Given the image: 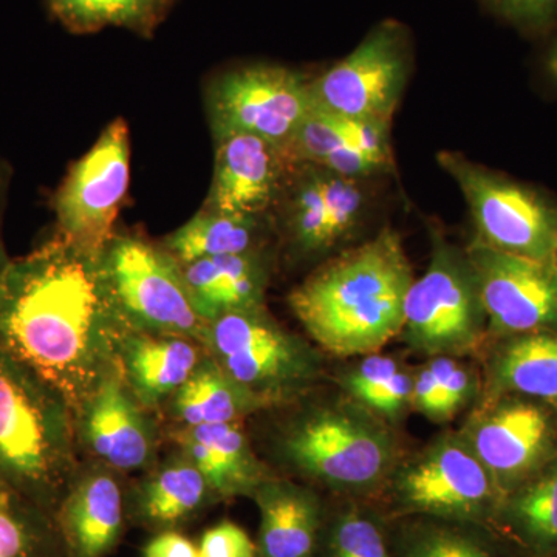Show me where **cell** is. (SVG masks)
I'll list each match as a JSON object with an SVG mask.
<instances>
[{
  "label": "cell",
  "instance_id": "cell-8",
  "mask_svg": "<svg viewBox=\"0 0 557 557\" xmlns=\"http://www.w3.org/2000/svg\"><path fill=\"white\" fill-rule=\"evenodd\" d=\"M209 339L220 368L269 405L298 394L318 376L314 351L262 307L214 319Z\"/></svg>",
  "mask_w": 557,
  "mask_h": 557
},
{
  "label": "cell",
  "instance_id": "cell-9",
  "mask_svg": "<svg viewBox=\"0 0 557 557\" xmlns=\"http://www.w3.org/2000/svg\"><path fill=\"white\" fill-rule=\"evenodd\" d=\"M215 138L255 135L287 149L311 109L310 79L277 64H251L223 73L209 91Z\"/></svg>",
  "mask_w": 557,
  "mask_h": 557
},
{
  "label": "cell",
  "instance_id": "cell-12",
  "mask_svg": "<svg viewBox=\"0 0 557 557\" xmlns=\"http://www.w3.org/2000/svg\"><path fill=\"white\" fill-rule=\"evenodd\" d=\"M106 284L126 317L170 336H201L205 319L197 313L182 271L159 249L124 237L110 248Z\"/></svg>",
  "mask_w": 557,
  "mask_h": 557
},
{
  "label": "cell",
  "instance_id": "cell-15",
  "mask_svg": "<svg viewBox=\"0 0 557 557\" xmlns=\"http://www.w3.org/2000/svg\"><path fill=\"white\" fill-rule=\"evenodd\" d=\"M395 494L412 511L472 519L493 504L498 491L467 442L450 435L399 468Z\"/></svg>",
  "mask_w": 557,
  "mask_h": 557
},
{
  "label": "cell",
  "instance_id": "cell-22",
  "mask_svg": "<svg viewBox=\"0 0 557 557\" xmlns=\"http://www.w3.org/2000/svg\"><path fill=\"white\" fill-rule=\"evenodd\" d=\"M86 421L91 449L113 468L129 471L148 461L152 449L148 426L119 380L101 381Z\"/></svg>",
  "mask_w": 557,
  "mask_h": 557
},
{
  "label": "cell",
  "instance_id": "cell-25",
  "mask_svg": "<svg viewBox=\"0 0 557 557\" xmlns=\"http://www.w3.org/2000/svg\"><path fill=\"white\" fill-rule=\"evenodd\" d=\"M263 218L231 215L203 208L182 228L171 234L168 248L183 263L218 256L258 252Z\"/></svg>",
  "mask_w": 557,
  "mask_h": 557
},
{
  "label": "cell",
  "instance_id": "cell-24",
  "mask_svg": "<svg viewBox=\"0 0 557 557\" xmlns=\"http://www.w3.org/2000/svg\"><path fill=\"white\" fill-rule=\"evenodd\" d=\"M126 362L139 397L153 403L190 379L199 364V351L180 336H138L127 344Z\"/></svg>",
  "mask_w": 557,
  "mask_h": 557
},
{
  "label": "cell",
  "instance_id": "cell-11",
  "mask_svg": "<svg viewBox=\"0 0 557 557\" xmlns=\"http://www.w3.org/2000/svg\"><path fill=\"white\" fill-rule=\"evenodd\" d=\"M129 131L123 120H116L73 164L58 193L54 209L67 244L91 252L109 240L129 188Z\"/></svg>",
  "mask_w": 557,
  "mask_h": 557
},
{
  "label": "cell",
  "instance_id": "cell-30",
  "mask_svg": "<svg viewBox=\"0 0 557 557\" xmlns=\"http://www.w3.org/2000/svg\"><path fill=\"white\" fill-rule=\"evenodd\" d=\"M208 487L207 480L190 461L171 465L146 485L139 498V512L152 525H177L203 505Z\"/></svg>",
  "mask_w": 557,
  "mask_h": 557
},
{
  "label": "cell",
  "instance_id": "cell-23",
  "mask_svg": "<svg viewBox=\"0 0 557 557\" xmlns=\"http://www.w3.org/2000/svg\"><path fill=\"white\" fill-rule=\"evenodd\" d=\"M494 395H525L557 405V332L502 339L490 366Z\"/></svg>",
  "mask_w": 557,
  "mask_h": 557
},
{
  "label": "cell",
  "instance_id": "cell-14",
  "mask_svg": "<svg viewBox=\"0 0 557 557\" xmlns=\"http://www.w3.org/2000/svg\"><path fill=\"white\" fill-rule=\"evenodd\" d=\"M460 437L486 469L498 494L511 493L547 467L556 432L536 403L509 399L483 410Z\"/></svg>",
  "mask_w": 557,
  "mask_h": 557
},
{
  "label": "cell",
  "instance_id": "cell-27",
  "mask_svg": "<svg viewBox=\"0 0 557 557\" xmlns=\"http://www.w3.org/2000/svg\"><path fill=\"white\" fill-rule=\"evenodd\" d=\"M0 557H69L54 512L2 480Z\"/></svg>",
  "mask_w": 557,
  "mask_h": 557
},
{
  "label": "cell",
  "instance_id": "cell-21",
  "mask_svg": "<svg viewBox=\"0 0 557 557\" xmlns=\"http://www.w3.org/2000/svg\"><path fill=\"white\" fill-rule=\"evenodd\" d=\"M182 443L190 463L219 496H252L265 480L258 458L236 423L189 428Z\"/></svg>",
  "mask_w": 557,
  "mask_h": 557
},
{
  "label": "cell",
  "instance_id": "cell-38",
  "mask_svg": "<svg viewBox=\"0 0 557 557\" xmlns=\"http://www.w3.org/2000/svg\"><path fill=\"white\" fill-rule=\"evenodd\" d=\"M542 73L557 91V30L547 38L545 49L541 57Z\"/></svg>",
  "mask_w": 557,
  "mask_h": 557
},
{
  "label": "cell",
  "instance_id": "cell-17",
  "mask_svg": "<svg viewBox=\"0 0 557 557\" xmlns=\"http://www.w3.org/2000/svg\"><path fill=\"white\" fill-rule=\"evenodd\" d=\"M287 150L255 135L218 138L207 209L260 218L276 207L293 168Z\"/></svg>",
  "mask_w": 557,
  "mask_h": 557
},
{
  "label": "cell",
  "instance_id": "cell-20",
  "mask_svg": "<svg viewBox=\"0 0 557 557\" xmlns=\"http://www.w3.org/2000/svg\"><path fill=\"white\" fill-rule=\"evenodd\" d=\"M263 557H313L321 507L306 487L263 480L256 493Z\"/></svg>",
  "mask_w": 557,
  "mask_h": 557
},
{
  "label": "cell",
  "instance_id": "cell-5",
  "mask_svg": "<svg viewBox=\"0 0 557 557\" xmlns=\"http://www.w3.org/2000/svg\"><path fill=\"white\" fill-rule=\"evenodd\" d=\"M288 460L338 490H368L394 469L397 449L384 421L354 401L313 410L284 440Z\"/></svg>",
  "mask_w": 557,
  "mask_h": 557
},
{
  "label": "cell",
  "instance_id": "cell-13",
  "mask_svg": "<svg viewBox=\"0 0 557 557\" xmlns=\"http://www.w3.org/2000/svg\"><path fill=\"white\" fill-rule=\"evenodd\" d=\"M467 252L485 307L487 336L557 332V271L552 262L509 255L478 240Z\"/></svg>",
  "mask_w": 557,
  "mask_h": 557
},
{
  "label": "cell",
  "instance_id": "cell-29",
  "mask_svg": "<svg viewBox=\"0 0 557 557\" xmlns=\"http://www.w3.org/2000/svg\"><path fill=\"white\" fill-rule=\"evenodd\" d=\"M174 0H47L51 14L76 35L124 27L150 36Z\"/></svg>",
  "mask_w": 557,
  "mask_h": 557
},
{
  "label": "cell",
  "instance_id": "cell-3",
  "mask_svg": "<svg viewBox=\"0 0 557 557\" xmlns=\"http://www.w3.org/2000/svg\"><path fill=\"white\" fill-rule=\"evenodd\" d=\"M67 403L0 350V480L57 516L70 468Z\"/></svg>",
  "mask_w": 557,
  "mask_h": 557
},
{
  "label": "cell",
  "instance_id": "cell-4",
  "mask_svg": "<svg viewBox=\"0 0 557 557\" xmlns=\"http://www.w3.org/2000/svg\"><path fill=\"white\" fill-rule=\"evenodd\" d=\"M431 259L406 298L403 339L426 357H463L487 336L485 307L467 249L431 228Z\"/></svg>",
  "mask_w": 557,
  "mask_h": 557
},
{
  "label": "cell",
  "instance_id": "cell-36",
  "mask_svg": "<svg viewBox=\"0 0 557 557\" xmlns=\"http://www.w3.org/2000/svg\"><path fill=\"white\" fill-rule=\"evenodd\" d=\"M200 557H256V545L247 531L233 522H220L201 536Z\"/></svg>",
  "mask_w": 557,
  "mask_h": 557
},
{
  "label": "cell",
  "instance_id": "cell-32",
  "mask_svg": "<svg viewBox=\"0 0 557 557\" xmlns=\"http://www.w3.org/2000/svg\"><path fill=\"white\" fill-rule=\"evenodd\" d=\"M431 366L437 376V423H448L461 412L478 392V376L465 362L454 357H432Z\"/></svg>",
  "mask_w": 557,
  "mask_h": 557
},
{
  "label": "cell",
  "instance_id": "cell-10",
  "mask_svg": "<svg viewBox=\"0 0 557 557\" xmlns=\"http://www.w3.org/2000/svg\"><path fill=\"white\" fill-rule=\"evenodd\" d=\"M372 182L317 164H293L276 203L293 248L304 256H324L350 244L372 211Z\"/></svg>",
  "mask_w": 557,
  "mask_h": 557
},
{
  "label": "cell",
  "instance_id": "cell-26",
  "mask_svg": "<svg viewBox=\"0 0 557 557\" xmlns=\"http://www.w3.org/2000/svg\"><path fill=\"white\" fill-rule=\"evenodd\" d=\"M265 406L269 403L236 383L219 364L196 370L175 398V412L189 428L234 423Z\"/></svg>",
  "mask_w": 557,
  "mask_h": 557
},
{
  "label": "cell",
  "instance_id": "cell-35",
  "mask_svg": "<svg viewBox=\"0 0 557 557\" xmlns=\"http://www.w3.org/2000/svg\"><path fill=\"white\" fill-rule=\"evenodd\" d=\"M406 557H493L474 539L453 530L431 528L416 534Z\"/></svg>",
  "mask_w": 557,
  "mask_h": 557
},
{
  "label": "cell",
  "instance_id": "cell-19",
  "mask_svg": "<svg viewBox=\"0 0 557 557\" xmlns=\"http://www.w3.org/2000/svg\"><path fill=\"white\" fill-rule=\"evenodd\" d=\"M182 274L197 313L207 322L262 307L267 269L259 251L196 260Z\"/></svg>",
  "mask_w": 557,
  "mask_h": 557
},
{
  "label": "cell",
  "instance_id": "cell-37",
  "mask_svg": "<svg viewBox=\"0 0 557 557\" xmlns=\"http://www.w3.org/2000/svg\"><path fill=\"white\" fill-rule=\"evenodd\" d=\"M143 557H200L199 547L175 531H164L149 541Z\"/></svg>",
  "mask_w": 557,
  "mask_h": 557
},
{
  "label": "cell",
  "instance_id": "cell-40",
  "mask_svg": "<svg viewBox=\"0 0 557 557\" xmlns=\"http://www.w3.org/2000/svg\"><path fill=\"white\" fill-rule=\"evenodd\" d=\"M3 265H5V263H3L2 260H0V273H2Z\"/></svg>",
  "mask_w": 557,
  "mask_h": 557
},
{
  "label": "cell",
  "instance_id": "cell-28",
  "mask_svg": "<svg viewBox=\"0 0 557 557\" xmlns=\"http://www.w3.org/2000/svg\"><path fill=\"white\" fill-rule=\"evenodd\" d=\"M359 358L361 361L344 373L341 386L359 408L384 423H397L410 406L412 373L397 359L380 351Z\"/></svg>",
  "mask_w": 557,
  "mask_h": 557
},
{
  "label": "cell",
  "instance_id": "cell-31",
  "mask_svg": "<svg viewBox=\"0 0 557 557\" xmlns=\"http://www.w3.org/2000/svg\"><path fill=\"white\" fill-rule=\"evenodd\" d=\"M511 509L531 537L542 544H557V463L539 472L533 482L518 487Z\"/></svg>",
  "mask_w": 557,
  "mask_h": 557
},
{
  "label": "cell",
  "instance_id": "cell-33",
  "mask_svg": "<svg viewBox=\"0 0 557 557\" xmlns=\"http://www.w3.org/2000/svg\"><path fill=\"white\" fill-rule=\"evenodd\" d=\"M497 20L530 38H548L557 30V0H480Z\"/></svg>",
  "mask_w": 557,
  "mask_h": 557
},
{
  "label": "cell",
  "instance_id": "cell-34",
  "mask_svg": "<svg viewBox=\"0 0 557 557\" xmlns=\"http://www.w3.org/2000/svg\"><path fill=\"white\" fill-rule=\"evenodd\" d=\"M330 557L391 556L376 523L359 512H347L333 528Z\"/></svg>",
  "mask_w": 557,
  "mask_h": 557
},
{
  "label": "cell",
  "instance_id": "cell-39",
  "mask_svg": "<svg viewBox=\"0 0 557 557\" xmlns=\"http://www.w3.org/2000/svg\"><path fill=\"white\" fill-rule=\"evenodd\" d=\"M552 263H553V267H555V270L557 271V244H556L555 251H553Z\"/></svg>",
  "mask_w": 557,
  "mask_h": 557
},
{
  "label": "cell",
  "instance_id": "cell-7",
  "mask_svg": "<svg viewBox=\"0 0 557 557\" xmlns=\"http://www.w3.org/2000/svg\"><path fill=\"white\" fill-rule=\"evenodd\" d=\"M413 67L409 28L384 20L347 57L310 79L313 109L348 119L392 123Z\"/></svg>",
  "mask_w": 557,
  "mask_h": 557
},
{
  "label": "cell",
  "instance_id": "cell-1",
  "mask_svg": "<svg viewBox=\"0 0 557 557\" xmlns=\"http://www.w3.org/2000/svg\"><path fill=\"white\" fill-rule=\"evenodd\" d=\"M102 289L67 242L5 263L0 273V350L67 405L78 403L102 344Z\"/></svg>",
  "mask_w": 557,
  "mask_h": 557
},
{
  "label": "cell",
  "instance_id": "cell-2",
  "mask_svg": "<svg viewBox=\"0 0 557 557\" xmlns=\"http://www.w3.org/2000/svg\"><path fill=\"white\" fill-rule=\"evenodd\" d=\"M413 278L401 236L383 228L311 273L289 293V309L322 350L366 357L401 333Z\"/></svg>",
  "mask_w": 557,
  "mask_h": 557
},
{
  "label": "cell",
  "instance_id": "cell-16",
  "mask_svg": "<svg viewBox=\"0 0 557 557\" xmlns=\"http://www.w3.org/2000/svg\"><path fill=\"white\" fill-rule=\"evenodd\" d=\"M392 123L348 119L311 109L287 146L293 163H310L348 178L376 180L395 170Z\"/></svg>",
  "mask_w": 557,
  "mask_h": 557
},
{
  "label": "cell",
  "instance_id": "cell-18",
  "mask_svg": "<svg viewBox=\"0 0 557 557\" xmlns=\"http://www.w3.org/2000/svg\"><path fill=\"white\" fill-rule=\"evenodd\" d=\"M123 520V494L106 474L81 480L57 509L69 557L108 556L119 542Z\"/></svg>",
  "mask_w": 557,
  "mask_h": 557
},
{
  "label": "cell",
  "instance_id": "cell-6",
  "mask_svg": "<svg viewBox=\"0 0 557 557\" xmlns=\"http://www.w3.org/2000/svg\"><path fill=\"white\" fill-rule=\"evenodd\" d=\"M437 163L467 201L474 240L509 255L552 262L557 244V201L553 197L457 150H442Z\"/></svg>",
  "mask_w": 557,
  "mask_h": 557
}]
</instances>
